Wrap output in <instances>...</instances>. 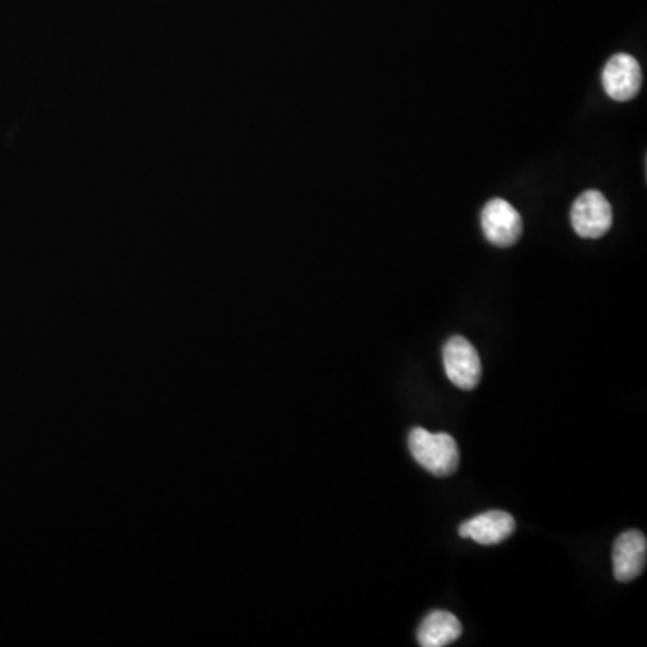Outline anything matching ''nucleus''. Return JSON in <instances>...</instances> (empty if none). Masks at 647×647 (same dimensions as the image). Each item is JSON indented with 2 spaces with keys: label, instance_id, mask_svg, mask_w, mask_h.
Wrapping results in <instances>:
<instances>
[{
  "label": "nucleus",
  "instance_id": "f257e3e1",
  "mask_svg": "<svg viewBox=\"0 0 647 647\" xmlns=\"http://www.w3.org/2000/svg\"><path fill=\"white\" fill-rule=\"evenodd\" d=\"M412 457L435 477H449L458 468V446L448 434H432L425 428H414L408 435Z\"/></svg>",
  "mask_w": 647,
  "mask_h": 647
},
{
  "label": "nucleus",
  "instance_id": "f03ea898",
  "mask_svg": "<svg viewBox=\"0 0 647 647\" xmlns=\"http://www.w3.org/2000/svg\"><path fill=\"white\" fill-rule=\"evenodd\" d=\"M570 222L577 236L586 240L603 237L614 225L611 203L600 191H585L572 205Z\"/></svg>",
  "mask_w": 647,
  "mask_h": 647
},
{
  "label": "nucleus",
  "instance_id": "7ed1b4c3",
  "mask_svg": "<svg viewBox=\"0 0 647 647\" xmlns=\"http://www.w3.org/2000/svg\"><path fill=\"white\" fill-rule=\"evenodd\" d=\"M446 376L455 387L473 391L483 376V364L472 342L464 336H452L443 350Z\"/></svg>",
  "mask_w": 647,
  "mask_h": 647
},
{
  "label": "nucleus",
  "instance_id": "20e7f679",
  "mask_svg": "<svg viewBox=\"0 0 647 647\" xmlns=\"http://www.w3.org/2000/svg\"><path fill=\"white\" fill-rule=\"evenodd\" d=\"M481 225L487 242L501 249L515 245L524 229L520 213L504 199H493L484 205Z\"/></svg>",
  "mask_w": 647,
  "mask_h": 647
},
{
  "label": "nucleus",
  "instance_id": "39448f33",
  "mask_svg": "<svg viewBox=\"0 0 647 647\" xmlns=\"http://www.w3.org/2000/svg\"><path fill=\"white\" fill-rule=\"evenodd\" d=\"M603 87L614 101L634 100L643 87V69L631 54L619 52L603 69Z\"/></svg>",
  "mask_w": 647,
  "mask_h": 647
},
{
  "label": "nucleus",
  "instance_id": "423d86ee",
  "mask_svg": "<svg viewBox=\"0 0 647 647\" xmlns=\"http://www.w3.org/2000/svg\"><path fill=\"white\" fill-rule=\"evenodd\" d=\"M647 562V539L640 530H626L615 539L614 576L617 582L629 583L643 576Z\"/></svg>",
  "mask_w": 647,
  "mask_h": 647
},
{
  "label": "nucleus",
  "instance_id": "0eeeda50",
  "mask_svg": "<svg viewBox=\"0 0 647 647\" xmlns=\"http://www.w3.org/2000/svg\"><path fill=\"white\" fill-rule=\"evenodd\" d=\"M515 518L506 510H487L483 515L475 516L472 520L464 522L458 527V534L466 539H473L481 545L502 544L515 533Z\"/></svg>",
  "mask_w": 647,
  "mask_h": 647
},
{
  "label": "nucleus",
  "instance_id": "6e6552de",
  "mask_svg": "<svg viewBox=\"0 0 647 647\" xmlns=\"http://www.w3.org/2000/svg\"><path fill=\"white\" fill-rule=\"evenodd\" d=\"M463 635V624L454 614L437 609L426 615L417 629V640L423 647H445Z\"/></svg>",
  "mask_w": 647,
  "mask_h": 647
}]
</instances>
